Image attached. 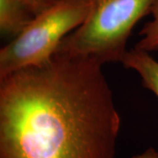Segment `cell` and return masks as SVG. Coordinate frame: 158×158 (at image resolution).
<instances>
[{"instance_id":"obj_1","label":"cell","mask_w":158,"mask_h":158,"mask_svg":"<svg viewBox=\"0 0 158 158\" xmlns=\"http://www.w3.org/2000/svg\"><path fill=\"white\" fill-rule=\"evenodd\" d=\"M103 63L56 53L0 78V158H114L121 119Z\"/></svg>"},{"instance_id":"obj_2","label":"cell","mask_w":158,"mask_h":158,"mask_svg":"<svg viewBox=\"0 0 158 158\" xmlns=\"http://www.w3.org/2000/svg\"><path fill=\"white\" fill-rule=\"evenodd\" d=\"M91 1L85 22L62 40L56 52L91 57L103 64L120 62L133 29L150 14L156 0Z\"/></svg>"},{"instance_id":"obj_3","label":"cell","mask_w":158,"mask_h":158,"mask_svg":"<svg viewBox=\"0 0 158 158\" xmlns=\"http://www.w3.org/2000/svg\"><path fill=\"white\" fill-rule=\"evenodd\" d=\"M91 4V0H60L35 16L21 34L1 48L0 78L48 61L62 40L85 22Z\"/></svg>"},{"instance_id":"obj_4","label":"cell","mask_w":158,"mask_h":158,"mask_svg":"<svg viewBox=\"0 0 158 158\" xmlns=\"http://www.w3.org/2000/svg\"><path fill=\"white\" fill-rule=\"evenodd\" d=\"M120 63L126 69L137 72L143 87L153 92L158 98V61L149 52L134 48L126 52Z\"/></svg>"},{"instance_id":"obj_5","label":"cell","mask_w":158,"mask_h":158,"mask_svg":"<svg viewBox=\"0 0 158 158\" xmlns=\"http://www.w3.org/2000/svg\"><path fill=\"white\" fill-rule=\"evenodd\" d=\"M35 17L19 0H0V31L14 39Z\"/></svg>"},{"instance_id":"obj_6","label":"cell","mask_w":158,"mask_h":158,"mask_svg":"<svg viewBox=\"0 0 158 158\" xmlns=\"http://www.w3.org/2000/svg\"><path fill=\"white\" fill-rule=\"evenodd\" d=\"M149 15L151 19L141 29L140 40L135 48L151 53L158 50V0L155 2Z\"/></svg>"},{"instance_id":"obj_7","label":"cell","mask_w":158,"mask_h":158,"mask_svg":"<svg viewBox=\"0 0 158 158\" xmlns=\"http://www.w3.org/2000/svg\"><path fill=\"white\" fill-rule=\"evenodd\" d=\"M34 16L55 6L60 0H19Z\"/></svg>"},{"instance_id":"obj_8","label":"cell","mask_w":158,"mask_h":158,"mask_svg":"<svg viewBox=\"0 0 158 158\" xmlns=\"http://www.w3.org/2000/svg\"><path fill=\"white\" fill-rule=\"evenodd\" d=\"M131 158H158V151L154 148H148L145 151L135 155Z\"/></svg>"}]
</instances>
